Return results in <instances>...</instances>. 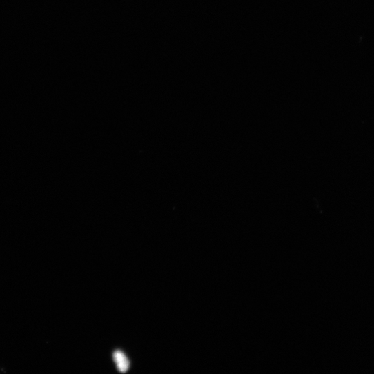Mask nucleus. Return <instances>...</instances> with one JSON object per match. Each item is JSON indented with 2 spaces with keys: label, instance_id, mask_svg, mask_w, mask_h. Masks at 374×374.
<instances>
[{
  "label": "nucleus",
  "instance_id": "nucleus-1",
  "mask_svg": "<svg viewBox=\"0 0 374 374\" xmlns=\"http://www.w3.org/2000/svg\"><path fill=\"white\" fill-rule=\"evenodd\" d=\"M113 358L118 370L121 373L126 372L130 366V362L126 355L121 351H116Z\"/></svg>",
  "mask_w": 374,
  "mask_h": 374
}]
</instances>
